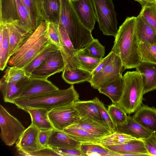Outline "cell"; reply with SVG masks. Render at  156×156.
Wrapping results in <instances>:
<instances>
[{
	"label": "cell",
	"mask_w": 156,
	"mask_h": 156,
	"mask_svg": "<svg viewBox=\"0 0 156 156\" xmlns=\"http://www.w3.org/2000/svg\"><path fill=\"white\" fill-rule=\"evenodd\" d=\"M84 54L93 58L102 59L105 55V47L97 39L80 50Z\"/></svg>",
	"instance_id": "obj_37"
},
{
	"label": "cell",
	"mask_w": 156,
	"mask_h": 156,
	"mask_svg": "<svg viewBox=\"0 0 156 156\" xmlns=\"http://www.w3.org/2000/svg\"><path fill=\"white\" fill-rule=\"evenodd\" d=\"M44 9L47 22L58 25L61 11V0H43Z\"/></svg>",
	"instance_id": "obj_29"
},
{
	"label": "cell",
	"mask_w": 156,
	"mask_h": 156,
	"mask_svg": "<svg viewBox=\"0 0 156 156\" xmlns=\"http://www.w3.org/2000/svg\"><path fill=\"white\" fill-rule=\"evenodd\" d=\"M95 9L97 21L103 34L116 35L118 30L117 14L112 0H93Z\"/></svg>",
	"instance_id": "obj_6"
},
{
	"label": "cell",
	"mask_w": 156,
	"mask_h": 156,
	"mask_svg": "<svg viewBox=\"0 0 156 156\" xmlns=\"http://www.w3.org/2000/svg\"><path fill=\"white\" fill-rule=\"evenodd\" d=\"M137 139L131 136L117 132L103 137L100 143L104 146L119 145Z\"/></svg>",
	"instance_id": "obj_35"
},
{
	"label": "cell",
	"mask_w": 156,
	"mask_h": 156,
	"mask_svg": "<svg viewBox=\"0 0 156 156\" xmlns=\"http://www.w3.org/2000/svg\"><path fill=\"white\" fill-rule=\"evenodd\" d=\"M48 22L43 20L36 30L18 48L10 58L8 64L14 66L33 47L47 31Z\"/></svg>",
	"instance_id": "obj_12"
},
{
	"label": "cell",
	"mask_w": 156,
	"mask_h": 156,
	"mask_svg": "<svg viewBox=\"0 0 156 156\" xmlns=\"http://www.w3.org/2000/svg\"><path fill=\"white\" fill-rule=\"evenodd\" d=\"M136 68L142 77L144 94L156 89V64L141 62Z\"/></svg>",
	"instance_id": "obj_17"
},
{
	"label": "cell",
	"mask_w": 156,
	"mask_h": 156,
	"mask_svg": "<svg viewBox=\"0 0 156 156\" xmlns=\"http://www.w3.org/2000/svg\"><path fill=\"white\" fill-rule=\"evenodd\" d=\"M22 68L16 66H8L3 78L8 82H18L29 77Z\"/></svg>",
	"instance_id": "obj_38"
},
{
	"label": "cell",
	"mask_w": 156,
	"mask_h": 156,
	"mask_svg": "<svg viewBox=\"0 0 156 156\" xmlns=\"http://www.w3.org/2000/svg\"><path fill=\"white\" fill-rule=\"evenodd\" d=\"M76 0H71V1H76Z\"/></svg>",
	"instance_id": "obj_51"
},
{
	"label": "cell",
	"mask_w": 156,
	"mask_h": 156,
	"mask_svg": "<svg viewBox=\"0 0 156 156\" xmlns=\"http://www.w3.org/2000/svg\"><path fill=\"white\" fill-rule=\"evenodd\" d=\"M53 129L39 130V139L41 144L43 147H48V144L49 138L52 132Z\"/></svg>",
	"instance_id": "obj_47"
},
{
	"label": "cell",
	"mask_w": 156,
	"mask_h": 156,
	"mask_svg": "<svg viewBox=\"0 0 156 156\" xmlns=\"http://www.w3.org/2000/svg\"><path fill=\"white\" fill-rule=\"evenodd\" d=\"M132 117L144 128L156 133V108L155 107L141 105Z\"/></svg>",
	"instance_id": "obj_18"
},
{
	"label": "cell",
	"mask_w": 156,
	"mask_h": 156,
	"mask_svg": "<svg viewBox=\"0 0 156 156\" xmlns=\"http://www.w3.org/2000/svg\"><path fill=\"white\" fill-rule=\"evenodd\" d=\"M58 26L50 22L48 23L47 32L51 42L59 49L62 47Z\"/></svg>",
	"instance_id": "obj_43"
},
{
	"label": "cell",
	"mask_w": 156,
	"mask_h": 156,
	"mask_svg": "<svg viewBox=\"0 0 156 156\" xmlns=\"http://www.w3.org/2000/svg\"><path fill=\"white\" fill-rule=\"evenodd\" d=\"M59 24L66 31L74 49L80 50L94 39L91 31L82 23L73 5L71 0H61Z\"/></svg>",
	"instance_id": "obj_3"
},
{
	"label": "cell",
	"mask_w": 156,
	"mask_h": 156,
	"mask_svg": "<svg viewBox=\"0 0 156 156\" xmlns=\"http://www.w3.org/2000/svg\"><path fill=\"white\" fill-rule=\"evenodd\" d=\"M39 131L31 124L24 130L16 143V147L20 154L34 152L44 147L39 141Z\"/></svg>",
	"instance_id": "obj_11"
},
{
	"label": "cell",
	"mask_w": 156,
	"mask_h": 156,
	"mask_svg": "<svg viewBox=\"0 0 156 156\" xmlns=\"http://www.w3.org/2000/svg\"><path fill=\"white\" fill-rule=\"evenodd\" d=\"M41 15L43 20L47 22V18L43 6V0H37Z\"/></svg>",
	"instance_id": "obj_49"
},
{
	"label": "cell",
	"mask_w": 156,
	"mask_h": 156,
	"mask_svg": "<svg viewBox=\"0 0 156 156\" xmlns=\"http://www.w3.org/2000/svg\"><path fill=\"white\" fill-rule=\"evenodd\" d=\"M6 25L9 37V56L10 58L18 48L31 34L30 35L24 34L11 24Z\"/></svg>",
	"instance_id": "obj_32"
},
{
	"label": "cell",
	"mask_w": 156,
	"mask_h": 156,
	"mask_svg": "<svg viewBox=\"0 0 156 156\" xmlns=\"http://www.w3.org/2000/svg\"><path fill=\"white\" fill-rule=\"evenodd\" d=\"M72 2L80 21L92 31L97 21L96 12L93 0H77Z\"/></svg>",
	"instance_id": "obj_13"
},
{
	"label": "cell",
	"mask_w": 156,
	"mask_h": 156,
	"mask_svg": "<svg viewBox=\"0 0 156 156\" xmlns=\"http://www.w3.org/2000/svg\"><path fill=\"white\" fill-rule=\"evenodd\" d=\"M51 43V42L49 38L47 31L37 42L29 50L14 66L23 68Z\"/></svg>",
	"instance_id": "obj_25"
},
{
	"label": "cell",
	"mask_w": 156,
	"mask_h": 156,
	"mask_svg": "<svg viewBox=\"0 0 156 156\" xmlns=\"http://www.w3.org/2000/svg\"><path fill=\"white\" fill-rule=\"evenodd\" d=\"M58 89L47 79L30 77L28 83L19 98L34 96Z\"/></svg>",
	"instance_id": "obj_15"
},
{
	"label": "cell",
	"mask_w": 156,
	"mask_h": 156,
	"mask_svg": "<svg viewBox=\"0 0 156 156\" xmlns=\"http://www.w3.org/2000/svg\"><path fill=\"white\" fill-rule=\"evenodd\" d=\"M123 88L117 104L128 114L135 112L141 105L144 95L142 79L136 70L127 71L123 76Z\"/></svg>",
	"instance_id": "obj_5"
},
{
	"label": "cell",
	"mask_w": 156,
	"mask_h": 156,
	"mask_svg": "<svg viewBox=\"0 0 156 156\" xmlns=\"http://www.w3.org/2000/svg\"><path fill=\"white\" fill-rule=\"evenodd\" d=\"M65 67L64 59L61 52L59 49L46 58L32 72L30 76L47 79L51 76L62 71Z\"/></svg>",
	"instance_id": "obj_10"
},
{
	"label": "cell",
	"mask_w": 156,
	"mask_h": 156,
	"mask_svg": "<svg viewBox=\"0 0 156 156\" xmlns=\"http://www.w3.org/2000/svg\"><path fill=\"white\" fill-rule=\"evenodd\" d=\"M50 147L61 156H84L80 149Z\"/></svg>",
	"instance_id": "obj_46"
},
{
	"label": "cell",
	"mask_w": 156,
	"mask_h": 156,
	"mask_svg": "<svg viewBox=\"0 0 156 156\" xmlns=\"http://www.w3.org/2000/svg\"><path fill=\"white\" fill-rule=\"evenodd\" d=\"M118 132L134 137L141 139L147 138L153 133L144 128L129 115L126 122L121 125H116Z\"/></svg>",
	"instance_id": "obj_19"
},
{
	"label": "cell",
	"mask_w": 156,
	"mask_h": 156,
	"mask_svg": "<svg viewBox=\"0 0 156 156\" xmlns=\"http://www.w3.org/2000/svg\"><path fill=\"white\" fill-rule=\"evenodd\" d=\"M105 64L101 71L92 77L88 81L94 88L98 89L107 83L122 75L125 69L119 57L111 51Z\"/></svg>",
	"instance_id": "obj_7"
},
{
	"label": "cell",
	"mask_w": 156,
	"mask_h": 156,
	"mask_svg": "<svg viewBox=\"0 0 156 156\" xmlns=\"http://www.w3.org/2000/svg\"><path fill=\"white\" fill-rule=\"evenodd\" d=\"M74 105L81 118H88L106 124L102 119L98 107L94 99L87 101L78 100L75 102Z\"/></svg>",
	"instance_id": "obj_22"
},
{
	"label": "cell",
	"mask_w": 156,
	"mask_h": 156,
	"mask_svg": "<svg viewBox=\"0 0 156 156\" xmlns=\"http://www.w3.org/2000/svg\"><path fill=\"white\" fill-rule=\"evenodd\" d=\"M80 150L84 156H116L117 154L110 151L100 143H82Z\"/></svg>",
	"instance_id": "obj_31"
},
{
	"label": "cell",
	"mask_w": 156,
	"mask_h": 156,
	"mask_svg": "<svg viewBox=\"0 0 156 156\" xmlns=\"http://www.w3.org/2000/svg\"><path fill=\"white\" fill-rule=\"evenodd\" d=\"M139 54L141 62L156 64V42L139 43Z\"/></svg>",
	"instance_id": "obj_34"
},
{
	"label": "cell",
	"mask_w": 156,
	"mask_h": 156,
	"mask_svg": "<svg viewBox=\"0 0 156 156\" xmlns=\"http://www.w3.org/2000/svg\"><path fill=\"white\" fill-rule=\"evenodd\" d=\"M136 30L139 43L156 42V31L140 14L136 17Z\"/></svg>",
	"instance_id": "obj_24"
},
{
	"label": "cell",
	"mask_w": 156,
	"mask_h": 156,
	"mask_svg": "<svg viewBox=\"0 0 156 156\" xmlns=\"http://www.w3.org/2000/svg\"><path fill=\"white\" fill-rule=\"evenodd\" d=\"M9 41L8 30L4 25L3 38L0 40V69L3 71L7 66L10 58L9 56Z\"/></svg>",
	"instance_id": "obj_33"
},
{
	"label": "cell",
	"mask_w": 156,
	"mask_h": 156,
	"mask_svg": "<svg viewBox=\"0 0 156 156\" xmlns=\"http://www.w3.org/2000/svg\"><path fill=\"white\" fill-rule=\"evenodd\" d=\"M77 55L82 69L92 73L101 61L102 59L92 57L85 55L80 50Z\"/></svg>",
	"instance_id": "obj_40"
},
{
	"label": "cell",
	"mask_w": 156,
	"mask_h": 156,
	"mask_svg": "<svg viewBox=\"0 0 156 156\" xmlns=\"http://www.w3.org/2000/svg\"><path fill=\"white\" fill-rule=\"evenodd\" d=\"M0 126L2 140L9 146L16 143L25 129L20 122L1 105H0Z\"/></svg>",
	"instance_id": "obj_8"
},
{
	"label": "cell",
	"mask_w": 156,
	"mask_h": 156,
	"mask_svg": "<svg viewBox=\"0 0 156 156\" xmlns=\"http://www.w3.org/2000/svg\"><path fill=\"white\" fill-rule=\"evenodd\" d=\"M29 12L33 24L36 29L43 21L38 7L37 0H21Z\"/></svg>",
	"instance_id": "obj_36"
},
{
	"label": "cell",
	"mask_w": 156,
	"mask_h": 156,
	"mask_svg": "<svg viewBox=\"0 0 156 156\" xmlns=\"http://www.w3.org/2000/svg\"><path fill=\"white\" fill-rule=\"evenodd\" d=\"M104 146L116 153V156H149L141 139L137 138L121 144Z\"/></svg>",
	"instance_id": "obj_14"
},
{
	"label": "cell",
	"mask_w": 156,
	"mask_h": 156,
	"mask_svg": "<svg viewBox=\"0 0 156 156\" xmlns=\"http://www.w3.org/2000/svg\"><path fill=\"white\" fill-rule=\"evenodd\" d=\"M79 94L73 85L67 89H59L37 95L16 99L14 102L17 107L24 110L26 107L40 108L48 112L53 109L74 104L79 100Z\"/></svg>",
	"instance_id": "obj_2"
},
{
	"label": "cell",
	"mask_w": 156,
	"mask_h": 156,
	"mask_svg": "<svg viewBox=\"0 0 156 156\" xmlns=\"http://www.w3.org/2000/svg\"><path fill=\"white\" fill-rule=\"evenodd\" d=\"M30 78L18 82H8L2 78L0 81V89L4 101L13 104L28 83Z\"/></svg>",
	"instance_id": "obj_16"
},
{
	"label": "cell",
	"mask_w": 156,
	"mask_h": 156,
	"mask_svg": "<svg viewBox=\"0 0 156 156\" xmlns=\"http://www.w3.org/2000/svg\"><path fill=\"white\" fill-rule=\"evenodd\" d=\"M136 17H128L119 27L111 51L121 59L125 69L136 68L141 62L136 33Z\"/></svg>",
	"instance_id": "obj_1"
},
{
	"label": "cell",
	"mask_w": 156,
	"mask_h": 156,
	"mask_svg": "<svg viewBox=\"0 0 156 156\" xmlns=\"http://www.w3.org/2000/svg\"><path fill=\"white\" fill-rule=\"evenodd\" d=\"M0 24H11L27 34L36 30L28 9L21 0H0Z\"/></svg>",
	"instance_id": "obj_4"
},
{
	"label": "cell",
	"mask_w": 156,
	"mask_h": 156,
	"mask_svg": "<svg viewBox=\"0 0 156 156\" xmlns=\"http://www.w3.org/2000/svg\"><path fill=\"white\" fill-rule=\"evenodd\" d=\"M23 110L30 115L31 120V124L39 130L53 129L49 118L48 112L46 109L27 107Z\"/></svg>",
	"instance_id": "obj_23"
},
{
	"label": "cell",
	"mask_w": 156,
	"mask_h": 156,
	"mask_svg": "<svg viewBox=\"0 0 156 156\" xmlns=\"http://www.w3.org/2000/svg\"><path fill=\"white\" fill-rule=\"evenodd\" d=\"M69 126L80 128L90 133L104 136L114 133L106 124L88 118H81Z\"/></svg>",
	"instance_id": "obj_20"
},
{
	"label": "cell",
	"mask_w": 156,
	"mask_h": 156,
	"mask_svg": "<svg viewBox=\"0 0 156 156\" xmlns=\"http://www.w3.org/2000/svg\"><path fill=\"white\" fill-rule=\"evenodd\" d=\"M100 110L101 116L103 121L114 132H117L116 125L113 122L108 112V110L104 104L97 98H94Z\"/></svg>",
	"instance_id": "obj_42"
},
{
	"label": "cell",
	"mask_w": 156,
	"mask_h": 156,
	"mask_svg": "<svg viewBox=\"0 0 156 156\" xmlns=\"http://www.w3.org/2000/svg\"><path fill=\"white\" fill-rule=\"evenodd\" d=\"M107 110L115 125H121L126 122L127 113L117 105L112 103L108 106Z\"/></svg>",
	"instance_id": "obj_39"
},
{
	"label": "cell",
	"mask_w": 156,
	"mask_h": 156,
	"mask_svg": "<svg viewBox=\"0 0 156 156\" xmlns=\"http://www.w3.org/2000/svg\"><path fill=\"white\" fill-rule=\"evenodd\" d=\"M139 2L142 6L145 5L156 4V0H134Z\"/></svg>",
	"instance_id": "obj_50"
},
{
	"label": "cell",
	"mask_w": 156,
	"mask_h": 156,
	"mask_svg": "<svg viewBox=\"0 0 156 156\" xmlns=\"http://www.w3.org/2000/svg\"><path fill=\"white\" fill-rule=\"evenodd\" d=\"M123 88V76L121 75L109 81L98 90L108 97L112 104H117L121 97Z\"/></svg>",
	"instance_id": "obj_26"
},
{
	"label": "cell",
	"mask_w": 156,
	"mask_h": 156,
	"mask_svg": "<svg viewBox=\"0 0 156 156\" xmlns=\"http://www.w3.org/2000/svg\"><path fill=\"white\" fill-rule=\"evenodd\" d=\"M108 57V55L106 57L102 58L100 63L91 73L92 76H94L102 70L105 64Z\"/></svg>",
	"instance_id": "obj_48"
},
{
	"label": "cell",
	"mask_w": 156,
	"mask_h": 156,
	"mask_svg": "<svg viewBox=\"0 0 156 156\" xmlns=\"http://www.w3.org/2000/svg\"><path fill=\"white\" fill-rule=\"evenodd\" d=\"M20 154H21V155L23 156H61L60 154L57 153L51 148L49 147H44L34 152L23 153Z\"/></svg>",
	"instance_id": "obj_45"
},
{
	"label": "cell",
	"mask_w": 156,
	"mask_h": 156,
	"mask_svg": "<svg viewBox=\"0 0 156 156\" xmlns=\"http://www.w3.org/2000/svg\"><path fill=\"white\" fill-rule=\"evenodd\" d=\"M63 131L76 140L82 143H100L104 136L90 133L83 129L69 126Z\"/></svg>",
	"instance_id": "obj_28"
},
{
	"label": "cell",
	"mask_w": 156,
	"mask_h": 156,
	"mask_svg": "<svg viewBox=\"0 0 156 156\" xmlns=\"http://www.w3.org/2000/svg\"><path fill=\"white\" fill-rule=\"evenodd\" d=\"M140 14L156 31V4L142 6Z\"/></svg>",
	"instance_id": "obj_41"
},
{
	"label": "cell",
	"mask_w": 156,
	"mask_h": 156,
	"mask_svg": "<svg viewBox=\"0 0 156 156\" xmlns=\"http://www.w3.org/2000/svg\"><path fill=\"white\" fill-rule=\"evenodd\" d=\"M74 104L56 108L48 112L49 118L54 129L63 131L80 119Z\"/></svg>",
	"instance_id": "obj_9"
},
{
	"label": "cell",
	"mask_w": 156,
	"mask_h": 156,
	"mask_svg": "<svg viewBox=\"0 0 156 156\" xmlns=\"http://www.w3.org/2000/svg\"><path fill=\"white\" fill-rule=\"evenodd\" d=\"M62 76L66 83L71 85L88 82L92 77L91 73L78 67L64 68Z\"/></svg>",
	"instance_id": "obj_27"
},
{
	"label": "cell",
	"mask_w": 156,
	"mask_h": 156,
	"mask_svg": "<svg viewBox=\"0 0 156 156\" xmlns=\"http://www.w3.org/2000/svg\"><path fill=\"white\" fill-rule=\"evenodd\" d=\"M59 49L52 43L38 55L30 62L22 68L26 74L30 76L32 72L46 58Z\"/></svg>",
	"instance_id": "obj_30"
},
{
	"label": "cell",
	"mask_w": 156,
	"mask_h": 156,
	"mask_svg": "<svg viewBox=\"0 0 156 156\" xmlns=\"http://www.w3.org/2000/svg\"><path fill=\"white\" fill-rule=\"evenodd\" d=\"M142 139L149 156H156V133H153L149 137Z\"/></svg>",
	"instance_id": "obj_44"
},
{
	"label": "cell",
	"mask_w": 156,
	"mask_h": 156,
	"mask_svg": "<svg viewBox=\"0 0 156 156\" xmlns=\"http://www.w3.org/2000/svg\"><path fill=\"white\" fill-rule=\"evenodd\" d=\"M81 144V143L76 140L63 131L54 129L48 144L49 147L78 149H80Z\"/></svg>",
	"instance_id": "obj_21"
}]
</instances>
